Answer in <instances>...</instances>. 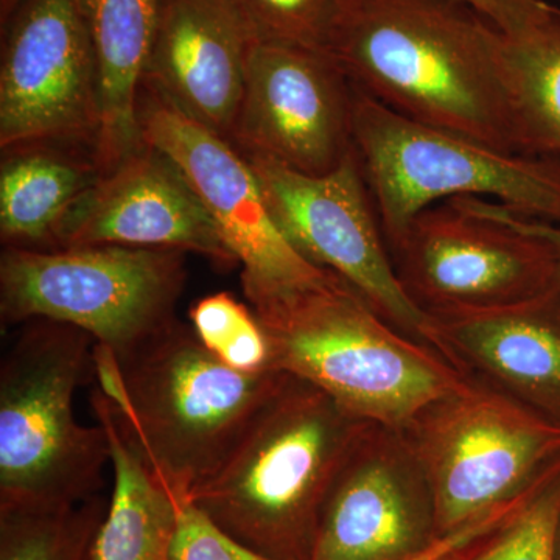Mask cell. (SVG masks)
I'll use <instances>...</instances> for the list:
<instances>
[{
    "instance_id": "obj_1",
    "label": "cell",
    "mask_w": 560,
    "mask_h": 560,
    "mask_svg": "<svg viewBox=\"0 0 560 560\" xmlns=\"http://www.w3.org/2000/svg\"><path fill=\"white\" fill-rule=\"evenodd\" d=\"M327 54L401 116L521 153L504 32L463 0H350Z\"/></svg>"
},
{
    "instance_id": "obj_2",
    "label": "cell",
    "mask_w": 560,
    "mask_h": 560,
    "mask_svg": "<svg viewBox=\"0 0 560 560\" xmlns=\"http://www.w3.org/2000/svg\"><path fill=\"white\" fill-rule=\"evenodd\" d=\"M270 341L272 370L329 394L350 415L404 430L467 381L436 349L390 326L335 272L245 294Z\"/></svg>"
},
{
    "instance_id": "obj_3",
    "label": "cell",
    "mask_w": 560,
    "mask_h": 560,
    "mask_svg": "<svg viewBox=\"0 0 560 560\" xmlns=\"http://www.w3.org/2000/svg\"><path fill=\"white\" fill-rule=\"evenodd\" d=\"M94 371L121 427L178 506L223 466L283 374L232 370L176 319L121 360L94 345Z\"/></svg>"
},
{
    "instance_id": "obj_4",
    "label": "cell",
    "mask_w": 560,
    "mask_h": 560,
    "mask_svg": "<svg viewBox=\"0 0 560 560\" xmlns=\"http://www.w3.org/2000/svg\"><path fill=\"white\" fill-rule=\"evenodd\" d=\"M366 423L312 383L283 372L190 503L250 550L276 560H311L324 503Z\"/></svg>"
},
{
    "instance_id": "obj_5",
    "label": "cell",
    "mask_w": 560,
    "mask_h": 560,
    "mask_svg": "<svg viewBox=\"0 0 560 560\" xmlns=\"http://www.w3.org/2000/svg\"><path fill=\"white\" fill-rule=\"evenodd\" d=\"M91 335L50 319L21 324L0 363V508L73 506L110 464L101 423H80L75 390L94 364Z\"/></svg>"
},
{
    "instance_id": "obj_6",
    "label": "cell",
    "mask_w": 560,
    "mask_h": 560,
    "mask_svg": "<svg viewBox=\"0 0 560 560\" xmlns=\"http://www.w3.org/2000/svg\"><path fill=\"white\" fill-rule=\"evenodd\" d=\"M353 149L393 249L423 210L459 198L560 224V161L401 116L355 88Z\"/></svg>"
},
{
    "instance_id": "obj_7",
    "label": "cell",
    "mask_w": 560,
    "mask_h": 560,
    "mask_svg": "<svg viewBox=\"0 0 560 560\" xmlns=\"http://www.w3.org/2000/svg\"><path fill=\"white\" fill-rule=\"evenodd\" d=\"M186 282V253L125 245L33 249L0 256L3 326L32 319L69 324L117 360L175 319Z\"/></svg>"
},
{
    "instance_id": "obj_8",
    "label": "cell",
    "mask_w": 560,
    "mask_h": 560,
    "mask_svg": "<svg viewBox=\"0 0 560 560\" xmlns=\"http://www.w3.org/2000/svg\"><path fill=\"white\" fill-rule=\"evenodd\" d=\"M404 433L433 490L440 536L521 499L560 464L559 423L471 377Z\"/></svg>"
},
{
    "instance_id": "obj_9",
    "label": "cell",
    "mask_w": 560,
    "mask_h": 560,
    "mask_svg": "<svg viewBox=\"0 0 560 560\" xmlns=\"http://www.w3.org/2000/svg\"><path fill=\"white\" fill-rule=\"evenodd\" d=\"M243 156L291 246L360 291L390 326L429 345V313L411 300L397 275L355 149L323 175L293 171L261 154Z\"/></svg>"
},
{
    "instance_id": "obj_10",
    "label": "cell",
    "mask_w": 560,
    "mask_h": 560,
    "mask_svg": "<svg viewBox=\"0 0 560 560\" xmlns=\"http://www.w3.org/2000/svg\"><path fill=\"white\" fill-rule=\"evenodd\" d=\"M390 254L405 290L429 313L501 307L559 285L547 242L455 202L423 210Z\"/></svg>"
},
{
    "instance_id": "obj_11",
    "label": "cell",
    "mask_w": 560,
    "mask_h": 560,
    "mask_svg": "<svg viewBox=\"0 0 560 560\" xmlns=\"http://www.w3.org/2000/svg\"><path fill=\"white\" fill-rule=\"evenodd\" d=\"M0 66V147L88 143L101 135V97L81 0H22Z\"/></svg>"
},
{
    "instance_id": "obj_12",
    "label": "cell",
    "mask_w": 560,
    "mask_h": 560,
    "mask_svg": "<svg viewBox=\"0 0 560 560\" xmlns=\"http://www.w3.org/2000/svg\"><path fill=\"white\" fill-rule=\"evenodd\" d=\"M355 86L326 51L254 40L232 145L307 173L353 151Z\"/></svg>"
},
{
    "instance_id": "obj_13",
    "label": "cell",
    "mask_w": 560,
    "mask_h": 560,
    "mask_svg": "<svg viewBox=\"0 0 560 560\" xmlns=\"http://www.w3.org/2000/svg\"><path fill=\"white\" fill-rule=\"evenodd\" d=\"M139 130L142 142L175 162L197 191L242 265L243 293L285 285L323 270L304 259L276 226L256 173L230 140L145 86L139 98Z\"/></svg>"
},
{
    "instance_id": "obj_14",
    "label": "cell",
    "mask_w": 560,
    "mask_h": 560,
    "mask_svg": "<svg viewBox=\"0 0 560 560\" xmlns=\"http://www.w3.org/2000/svg\"><path fill=\"white\" fill-rule=\"evenodd\" d=\"M438 537L433 490L407 434L368 422L331 485L311 560H405Z\"/></svg>"
},
{
    "instance_id": "obj_15",
    "label": "cell",
    "mask_w": 560,
    "mask_h": 560,
    "mask_svg": "<svg viewBox=\"0 0 560 560\" xmlns=\"http://www.w3.org/2000/svg\"><path fill=\"white\" fill-rule=\"evenodd\" d=\"M84 245L178 249L238 265L183 172L145 142L102 173L58 224L54 248Z\"/></svg>"
},
{
    "instance_id": "obj_16",
    "label": "cell",
    "mask_w": 560,
    "mask_h": 560,
    "mask_svg": "<svg viewBox=\"0 0 560 560\" xmlns=\"http://www.w3.org/2000/svg\"><path fill=\"white\" fill-rule=\"evenodd\" d=\"M253 43L234 0H160L143 86L232 143Z\"/></svg>"
},
{
    "instance_id": "obj_17",
    "label": "cell",
    "mask_w": 560,
    "mask_h": 560,
    "mask_svg": "<svg viewBox=\"0 0 560 560\" xmlns=\"http://www.w3.org/2000/svg\"><path fill=\"white\" fill-rule=\"evenodd\" d=\"M429 316L431 348L456 370L560 425L559 285L515 304Z\"/></svg>"
},
{
    "instance_id": "obj_18",
    "label": "cell",
    "mask_w": 560,
    "mask_h": 560,
    "mask_svg": "<svg viewBox=\"0 0 560 560\" xmlns=\"http://www.w3.org/2000/svg\"><path fill=\"white\" fill-rule=\"evenodd\" d=\"M81 5L90 28L101 97V135L92 158L105 173L143 145L139 98L160 0H81Z\"/></svg>"
},
{
    "instance_id": "obj_19",
    "label": "cell",
    "mask_w": 560,
    "mask_h": 560,
    "mask_svg": "<svg viewBox=\"0 0 560 560\" xmlns=\"http://www.w3.org/2000/svg\"><path fill=\"white\" fill-rule=\"evenodd\" d=\"M91 401L109 441L113 492L83 560H171L178 503L156 480L101 388Z\"/></svg>"
},
{
    "instance_id": "obj_20",
    "label": "cell",
    "mask_w": 560,
    "mask_h": 560,
    "mask_svg": "<svg viewBox=\"0 0 560 560\" xmlns=\"http://www.w3.org/2000/svg\"><path fill=\"white\" fill-rule=\"evenodd\" d=\"M0 168V235L5 246L51 249L73 202L101 178L94 160H79L47 143L5 150Z\"/></svg>"
},
{
    "instance_id": "obj_21",
    "label": "cell",
    "mask_w": 560,
    "mask_h": 560,
    "mask_svg": "<svg viewBox=\"0 0 560 560\" xmlns=\"http://www.w3.org/2000/svg\"><path fill=\"white\" fill-rule=\"evenodd\" d=\"M504 70L518 150L560 161V7L512 35Z\"/></svg>"
},
{
    "instance_id": "obj_22",
    "label": "cell",
    "mask_w": 560,
    "mask_h": 560,
    "mask_svg": "<svg viewBox=\"0 0 560 560\" xmlns=\"http://www.w3.org/2000/svg\"><path fill=\"white\" fill-rule=\"evenodd\" d=\"M108 500L62 508H0V560H83Z\"/></svg>"
},
{
    "instance_id": "obj_23",
    "label": "cell",
    "mask_w": 560,
    "mask_h": 560,
    "mask_svg": "<svg viewBox=\"0 0 560 560\" xmlns=\"http://www.w3.org/2000/svg\"><path fill=\"white\" fill-rule=\"evenodd\" d=\"M560 522V464L508 517L440 560H555Z\"/></svg>"
},
{
    "instance_id": "obj_24",
    "label": "cell",
    "mask_w": 560,
    "mask_h": 560,
    "mask_svg": "<svg viewBox=\"0 0 560 560\" xmlns=\"http://www.w3.org/2000/svg\"><path fill=\"white\" fill-rule=\"evenodd\" d=\"M189 318L198 340L221 363L245 374L272 370L270 341L256 313L231 293L202 298Z\"/></svg>"
},
{
    "instance_id": "obj_25",
    "label": "cell",
    "mask_w": 560,
    "mask_h": 560,
    "mask_svg": "<svg viewBox=\"0 0 560 560\" xmlns=\"http://www.w3.org/2000/svg\"><path fill=\"white\" fill-rule=\"evenodd\" d=\"M254 40L329 50L350 0H234Z\"/></svg>"
},
{
    "instance_id": "obj_26",
    "label": "cell",
    "mask_w": 560,
    "mask_h": 560,
    "mask_svg": "<svg viewBox=\"0 0 560 560\" xmlns=\"http://www.w3.org/2000/svg\"><path fill=\"white\" fill-rule=\"evenodd\" d=\"M171 560H276L250 550L194 503L178 508Z\"/></svg>"
},
{
    "instance_id": "obj_27",
    "label": "cell",
    "mask_w": 560,
    "mask_h": 560,
    "mask_svg": "<svg viewBox=\"0 0 560 560\" xmlns=\"http://www.w3.org/2000/svg\"><path fill=\"white\" fill-rule=\"evenodd\" d=\"M460 208L478 213V215L488 217V219L503 221V223L512 224L518 230L529 232L536 235L551 246L555 253L556 261H558V278L560 287V224L550 223V221L528 219L514 210L500 205V202L481 200V198H459L453 200Z\"/></svg>"
},
{
    "instance_id": "obj_28",
    "label": "cell",
    "mask_w": 560,
    "mask_h": 560,
    "mask_svg": "<svg viewBox=\"0 0 560 560\" xmlns=\"http://www.w3.org/2000/svg\"><path fill=\"white\" fill-rule=\"evenodd\" d=\"M463 2L485 14L506 35L523 31L556 5L548 0H463Z\"/></svg>"
},
{
    "instance_id": "obj_29",
    "label": "cell",
    "mask_w": 560,
    "mask_h": 560,
    "mask_svg": "<svg viewBox=\"0 0 560 560\" xmlns=\"http://www.w3.org/2000/svg\"><path fill=\"white\" fill-rule=\"evenodd\" d=\"M529 492L525 493L521 499L506 504V506H501L499 510L482 515V517L477 518V521L467 523L463 528L452 530V533L438 537V539L434 540L433 544H430L429 547L423 548L422 551L416 552V555H412L410 558L405 560H440L441 558H444L447 552L455 550V548L459 547L464 541L478 536L482 530L489 529L490 526L497 525V523L503 521L504 517H508V515H510L511 512L529 495Z\"/></svg>"
},
{
    "instance_id": "obj_30",
    "label": "cell",
    "mask_w": 560,
    "mask_h": 560,
    "mask_svg": "<svg viewBox=\"0 0 560 560\" xmlns=\"http://www.w3.org/2000/svg\"><path fill=\"white\" fill-rule=\"evenodd\" d=\"M22 0H0V11H2V22L9 21L18 10Z\"/></svg>"
},
{
    "instance_id": "obj_31",
    "label": "cell",
    "mask_w": 560,
    "mask_h": 560,
    "mask_svg": "<svg viewBox=\"0 0 560 560\" xmlns=\"http://www.w3.org/2000/svg\"><path fill=\"white\" fill-rule=\"evenodd\" d=\"M555 560H560V522H559V526H558V533H556Z\"/></svg>"
},
{
    "instance_id": "obj_32",
    "label": "cell",
    "mask_w": 560,
    "mask_h": 560,
    "mask_svg": "<svg viewBox=\"0 0 560 560\" xmlns=\"http://www.w3.org/2000/svg\"><path fill=\"white\" fill-rule=\"evenodd\" d=\"M548 2L556 3V5L560 7V0H548Z\"/></svg>"
}]
</instances>
